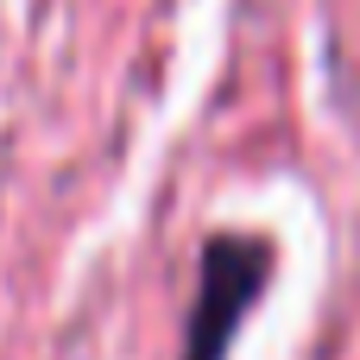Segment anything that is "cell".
Wrapping results in <instances>:
<instances>
[{
	"mask_svg": "<svg viewBox=\"0 0 360 360\" xmlns=\"http://www.w3.org/2000/svg\"><path fill=\"white\" fill-rule=\"evenodd\" d=\"M272 278V247L259 234H215L202 247V278H196V304H190V335L184 360H228L240 316L259 304Z\"/></svg>",
	"mask_w": 360,
	"mask_h": 360,
	"instance_id": "obj_1",
	"label": "cell"
}]
</instances>
